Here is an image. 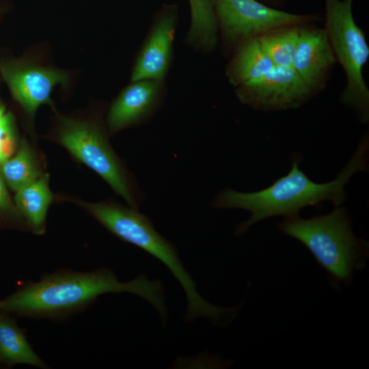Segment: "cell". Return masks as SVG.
Listing matches in <instances>:
<instances>
[{"label":"cell","instance_id":"8","mask_svg":"<svg viewBox=\"0 0 369 369\" xmlns=\"http://www.w3.org/2000/svg\"><path fill=\"white\" fill-rule=\"evenodd\" d=\"M179 9L164 3L154 14L148 34L136 57L131 81L165 80L171 67Z\"/></svg>","mask_w":369,"mask_h":369},{"label":"cell","instance_id":"12","mask_svg":"<svg viewBox=\"0 0 369 369\" xmlns=\"http://www.w3.org/2000/svg\"><path fill=\"white\" fill-rule=\"evenodd\" d=\"M336 61L325 30L301 25L292 67L312 91L323 83Z\"/></svg>","mask_w":369,"mask_h":369},{"label":"cell","instance_id":"1","mask_svg":"<svg viewBox=\"0 0 369 369\" xmlns=\"http://www.w3.org/2000/svg\"><path fill=\"white\" fill-rule=\"evenodd\" d=\"M129 292L142 297L157 310L166 323L167 310L163 285L142 274L121 282L113 271L102 267L90 271L62 269L27 280L0 300V310L16 317L62 320L93 304L106 293Z\"/></svg>","mask_w":369,"mask_h":369},{"label":"cell","instance_id":"4","mask_svg":"<svg viewBox=\"0 0 369 369\" xmlns=\"http://www.w3.org/2000/svg\"><path fill=\"white\" fill-rule=\"evenodd\" d=\"M83 206L113 235L162 262L182 287L189 304L195 305L201 301L196 284L183 266L177 249L155 230L148 216L135 208L114 202L85 203Z\"/></svg>","mask_w":369,"mask_h":369},{"label":"cell","instance_id":"19","mask_svg":"<svg viewBox=\"0 0 369 369\" xmlns=\"http://www.w3.org/2000/svg\"><path fill=\"white\" fill-rule=\"evenodd\" d=\"M16 147L13 118L7 113L0 120V164L12 156Z\"/></svg>","mask_w":369,"mask_h":369},{"label":"cell","instance_id":"9","mask_svg":"<svg viewBox=\"0 0 369 369\" xmlns=\"http://www.w3.org/2000/svg\"><path fill=\"white\" fill-rule=\"evenodd\" d=\"M312 92L293 67L279 66L258 80L236 88L243 103L261 110L296 107L305 101Z\"/></svg>","mask_w":369,"mask_h":369},{"label":"cell","instance_id":"18","mask_svg":"<svg viewBox=\"0 0 369 369\" xmlns=\"http://www.w3.org/2000/svg\"><path fill=\"white\" fill-rule=\"evenodd\" d=\"M301 25L278 27L258 36L262 47L275 66L292 67Z\"/></svg>","mask_w":369,"mask_h":369},{"label":"cell","instance_id":"10","mask_svg":"<svg viewBox=\"0 0 369 369\" xmlns=\"http://www.w3.org/2000/svg\"><path fill=\"white\" fill-rule=\"evenodd\" d=\"M0 71L13 97L29 115L51 102L55 86L68 82V76L63 71L19 61L2 62Z\"/></svg>","mask_w":369,"mask_h":369},{"label":"cell","instance_id":"13","mask_svg":"<svg viewBox=\"0 0 369 369\" xmlns=\"http://www.w3.org/2000/svg\"><path fill=\"white\" fill-rule=\"evenodd\" d=\"M20 364L50 368L34 351L26 330L18 325L16 316L0 310V366L12 368Z\"/></svg>","mask_w":369,"mask_h":369},{"label":"cell","instance_id":"21","mask_svg":"<svg viewBox=\"0 0 369 369\" xmlns=\"http://www.w3.org/2000/svg\"><path fill=\"white\" fill-rule=\"evenodd\" d=\"M5 114L6 113H5L3 107L0 105V120L4 117Z\"/></svg>","mask_w":369,"mask_h":369},{"label":"cell","instance_id":"6","mask_svg":"<svg viewBox=\"0 0 369 369\" xmlns=\"http://www.w3.org/2000/svg\"><path fill=\"white\" fill-rule=\"evenodd\" d=\"M59 140L77 159L94 170L127 204L137 208L141 195L98 124L62 121Z\"/></svg>","mask_w":369,"mask_h":369},{"label":"cell","instance_id":"7","mask_svg":"<svg viewBox=\"0 0 369 369\" xmlns=\"http://www.w3.org/2000/svg\"><path fill=\"white\" fill-rule=\"evenodd\" d=\"M218 30L228 49L278 27L303 25L315 15L295 14L276 10L256 0H211Z\"/></svg>","mask_w":369,"mask_h":369},{"label":"cell","instance_id":"20","mask_svg":"<svg viewBox=\"0 0 369 369\" xmlns=\"http://www.w3.org/2000/svg\"><path fill=\"white\" fill-rule=\"evenodd\" d=\"M0 218L1 220L12 222L14 225H22L23 219L12 204L10 197L7 184L0 170Z\"/></svg>","mask_w":369,"mask_h":369},{"label":"cell","instance_id":"5","mask_svg":"<svg viewBox=\"0 0 369 369\" xmlns=\"http://www.w3.org/2000/svg\"><path fill=\"white\" fill-rule=\"evenodd\" d=\"M325 31L333 52L343 67L347 79L342 100L354 107L366 121L368 117L369 92L362 69L369 57L364 34L355 22L353 0H325Z\"/></svg>","mask_w":369,"mask_h":369},{"label":"cell","instance_id":"15","mask_svg":"<svg viewBox=\"0 0 369 369\" xmlns=\"http://www.w3.org/2000/svg\"><path fill=\"white\" fill-rule=\"evenodd\" d=\"M49 176L41 175L34 182L22 187L14 196L15 206L25 223L35 234L45 231L48 208L53 200Z\"/></svg>","mask_w":369,"mask_h":369},{"label":"cell","instance_id":"11","mask_svg":"<svg viewBox=\"0 0 369 369\" xmlns=\"http://www.w3.org/2000/svg\"><path fill=\"white\" fill-rule=\"evenodd\" d=\"M165 95V80L131 81L109 108L107 121L110 131L146 123L161 107Z\"/></svg>","mask_w":369,"mask_h":369},{"label":"cell","instance_id":"3","mask_svg":"<svg viewBox=\"0 0 369 369\" xmlns=\"http://www.w3.org/2000/svg\"><path fill=\"white\" fill-rule=\"evenodd\" d=\"M278 228L308 249L334 288L351 284L368 259V242L354 235L349 215L340 206L310 219L286 217Z\"/></svg>","mask_w":369,"mask_h":369},{"label":"cell","instance_id":"14","mask_svg":"<svg viewBox=\"0 0 369 369\" xmlns=\"http://www.w3.org/2000/svg\"><path fill=\"white\" fill-rule=\"evenodd\" d=\"M275 66L258 37H254L242 42L233 50L226 75L236 88L258 80Z\"/></svg>","mask_w":369,"mask_h":369},{"label":"cell","instance_id":"17","mask_svg":"<svg viewBox=\"0 0 369 369\" xmlns=\"http://www.w3.org/2000/svg\"><path fill=\"white\" fill-rule=\"evenodd\" d=\"M0 170L6 184L14 192L41 176L34 154L25 140L21 141L14 156L0 164Z\"/></svg>","mask_w":369,"mask_h":369},{"label":"cell","instance_id":"16","mask_svg":"<svg viewBox=\"0 0 369 369\" xmlns=\"http://www.w3.org/2000/svg\"><path fill=\"white\" fill-rule=\"evenodd\" d=\"M191 21L185 41L194 50L208 53L217 43L218 26L211 0H188Z\"/></svg>","mask_w":369,"mask_h":369},{"label":"cell","instance_id":"2","mask_svg":"<svg viewBox=\"0 0 369 369\" xmlns=\"http://www.w3.org/2000/svg\"><path fill=\"white\" fill-rule=\"evenodd\" d=\"M368 139L365 137L358 146L344 169L334 180L316 183L299 169L295 159L289 172L262 190L243 193L226 189L220 191L213 201V207L239 208L251 213L249 218L239 223L234 234L240 236L254 223L271 217L299 216L300 210L316 206L323 201H330L334 207L346 200L345 186L357 172L365 170L368 159Z\"/></svg>","mask_w":369,"mask_h":369}]
</instances>
